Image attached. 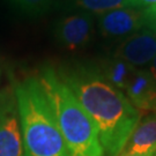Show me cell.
<instances>
[{
	"label": "cell",
	"instance_id": "obj_9",
	"mask_svg": "<svg viewBox=\"0 0 156 156\" xmlns=\"http://www.w3.org/2000/svg\"><path fill=\"white\" fill-rule=\"evenodd\" d=\"M156 151V115L139 122L123 149L125 155H147Z\"/></svg>",
	"mask_w": 156,
	"mask_h": 156
},
{
	"label": "cell",
	"instance_id": "obj_8",
	"mask_svg": "<svg viewBox=\"0 0 156 156\" xmlns=\"http://www.w3.org/2000/svg\"><path fill=\"white\" fill-rule=\"evenodd\" d=\"M129 102L139 112L156 111V82L148 71H135L126 87Z\"/></svg>",
	"mask_w": 156,
	"mask_h": 156
},
{
	"label": "cell",
	"instance_id": "obj_6",
	"mask_svg": "<svg viewBox=\"0 0 156 156\" xmlns=\"http://www.w3.org/2000/svg\"><path fill=\"white\" fill-rule=\"evenodd\" d=\"M93 19L87 13H79L59 20L55 28L58 43L67 50L76 51L83 48L91 38Z\"/></svg>",
	"mask_w": 156,
	"mask_h": 156
},
{
	"label": "cell",
	"instance_id": "obj_5",
	"mask_svg": "<svg viewBox=\"0 0 156 156\" xmlns=\"http://www.w3.org/2000/svg\"><path fill=\"white\" fill-rule=\"evenodd\" d=\"M98 26L106 37H122L147 27L145 8H118L100 15Z\"/></svg>",
	"mask_w": 156,
	"mask_h": 156
},
{
	"label": "cell",
	"instance_id": "obj_16",
	"mask_svg": "<svg viewBox=\"0 0 156 156\" xmlns=\"http://www.w3.org/2000/svg\"><path fill=\"white\" fill-rule=\"evenodd\" d=\"M154 155V154H153ZM151 154H147V155H125V154H123V153H120V154H118L117 156H153Z\"/></svg>",
	"mask_w": 156,
	"mask_h": 156
},
{
	"label": "cell",
	"instance_id": "obj_14",
	"mask_svg": "<svg viewBox=\"0 0 156 156\" xmlns=\"http://www.w3.org/2000/svg\"><path fill=\"white\" fill-rule=\"evenodd\" d=\"M136 7H145V6H151L153 4H156V0H135Z\"/></svg>",
	"mask_w": 156,
	"mask_h": 156
},
{
	"label": "cell",
	"instance_id": "obj_3",
	"mask_svg": "<svg viewBox=\"0 0 156 156\" xmlns=\"http://www.w3.org/2000/svg\"><path fill=\"white\" fill-rule=\"evenodd\" d=\"M38 79L50 100L71 156H104L96 125L58 71L45 67Z\"/></svg>",
	"mask_w": 156,
	"mask_h": 156
},
{
	"label": "cell",
	"instance_id": "obj_12",
	"mask_svg": "<svg viewBox=\"0 0 156 156\" xmlns=\"http://www.w3.org/2000/svg\"><path fill=\"white\" fill-rule=\"evenodd\" d=\"M53 0H12L19 9L29 15H41L50 8Z\"/></svg>",
	"mask_w": 156,
	"mask_h": 156
},
{
	"label": "cell",
	"instance_id": "obj_11",
	"mask_svg": "<svg viewBox=\"0 0 156 156\" xmlns=\"http://www.w3.org/2000/svg\"><path fill=\"white\" fill-rule=\"evenodd\" d=\"M73 2L84 11L98 14L118 8L136 7L135 0H73Z\"/></svg>",
	"mask_w": 156,
	"mask_h": 156
},
{
	"label": "cell",
	"instance_id": "obj_4",
	"mask_svg": "<svg viewBox=\"0 0 156 156\" xmlns=\"http://www.w3.org/2000/svg\"><path fill=\"white\" fill-rule=\"evenodd\" d=\"M0 156H23L17 101L9 87L0 91Z\"/></svg>",
	"mask_w": 156,
	"mask_h": 156
},
{
	"label": "cell",
	"instance_id": "obj_7",
	"mask_svg": "<svg viewBox=\"0 0 156 156\" xmlns=\"http://www.w3.org/2000/svg\"><path fill=\"white\" fill-rule=\"evenodd\" d=\"M156 56V31L145 28L129 35L116 50L115 57L132 66H142Z\"/></svg>",
	"mask_w": 156,
	"mask_h": 156
},
{
	"label": "cell",
	"instance_id": "obj_1",
	"mask_svg": "<svg viewBox=\"0 0 156 156\" xmlns=\"http://www.w3.org/2000/svg\"><path fill=\"white\" fill-rule=\"evenodd\" d=\"M95 123L104 156L120 154L140 122V113L127 97L103 74L87 65L58 71Z\"/></svg>",
	"mask_w": 156,
	"mask_h": 156
},
{
	"label": "cell",
	"instance_id": "obj_10",
	"mask_svg": "<svg viewBox=\"0 0 156 156\" xmlns=\"http://www.w3.org/2000/svg\"><path fill=\"white\" fill-rule=\"evenodd\" d=\"M134 72V66L116 57L106 62L102 69V74L106 79V81L119 90L126 89Z\"/></svg>",
	"mask_w": 156,
	"mask_h": 156
},
{
	"label": "cell",
	"instance_id": "obj_2",
	"mask_svg": "<svg viewBox=\"0 0 156 156\" xmlns=\"http://www.w3.org/2000/svg\"><path fill=\"white\" fill-rule=\"evenodd\" d=\"M23 156H71L50 100L38 78L24 79L14 86Z\"/></svg>",
	"mask_w": 156,
	"mask_h": 156
},
{
	"label": "cell",
	"instance_id": "obj_15",
	"mask_svg": "<svg viewBox=\"0 0 156 156\" xmlns=\"http://www.w3.org/2000/svg\"><path fill=\"white\" fill-rule=\"evenodd\" d=\"M151 76H153V79L155 80V82H156V56H155V58H154V59L151 60Z\"/></svg>",
	"mask_w": 156,
	"mask_h": 156
},
{
	"label": "cell",
	"instance_id": "obj_17",
	"mask_svg": "<svg viewBox=\"0 0 156 156\" xmlns=\"http://www.w3.org/2000/svg\"><path fill=\"white\" fill-rule=\"evenodd\" d=\"M153 156H156V151H155V153H154V155H153Z\"/></svg>",
	"mask_w": 156,
	"mask_h": 156
},
{
	"label": "cell",
	"instance_id": "obj_13",
	"mask_svg": "<svg viewBox=\"0 0 156 156\" xmlns=\"http://www.w3.org/2000/svg\"><path fill=\"white\" fill-rule=\"evenodd\" d=\"M146 14V21H147V28L153 29L156 31V4L144 7Z\"/></svg>",
	"mask_w": 156,
	"mask_h": 156
}]
</instances>
